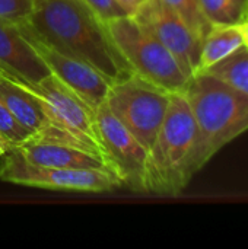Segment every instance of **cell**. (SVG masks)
Returning a JSON list of instances; mask_svg holds the SVG:
<instances>
[{
	"mask_svg": "<svg viewBox=\"0 0 248 249\" xmlns=\"http://www.w3.org/2000/svg\"><path fill=\"white\" fill-rule=\"evenodd\" d=\"M83 1L88 3L98 13V16L105 22L130 15L117 0H83Z\"/></svg>",
	"mask_w": 248,
	"mask_h": 249,
	"instance_id": "ffe728a7",
	"label": "cell"
},
{
	"mask_svg": "<svg viewBox=\"0 0 248 249\" xmlns=\"http://www.w3.org/2000/svg\"><path fill=\"white\" fill-rule=\"evenodd\" d=\"M32 137L34 133H31L3 104H0V142L6 150H13L29 142Z\"/></svg>",
	"mask_w": 248,
	"mask_h": 249,
	"instance_id": "ac0fdd59",
	"label": "cell"
},
{
	"mask_svg": "<svg viewBox=\"0 0 248 249\" xmlns=\"http://www.w3.org/2000/svg\"><path fill=\"white\" fill-rule=\"evenodd\" d=\"M248 96V45L244 44L227 58L203 70Z\"/></svg>",
	"mask_w": 248,
	"mask_h": 249,
	"instance_id": "9a60e30c",
	"label": "cell"
},
{
	"mask_svg": "<svg viewBox=\"0 0 248 249\" xmlns=\"http://www.w3.org/2000/svg\"><path fill=\"white\" fill-rule=\"evenodd\" d=\"M210 25H243L248 19V0H199Z\"/></svg>",
	"mask_w": 248,
	"mask_h": 249,
	"instance_id": "2e32d148",
	"label": "cell"
},
{
	"mask_svg": "<svg viewBox=\"0 0 248 249\" xmlns=\"http://www.w3.org/2000/svg\"><path fill=\"white\" fill-rule=\"evenodd\" d=\"M34 10V0H0V20L23 23Z\"/></svg>",
	"mask_w": 248,
	"mask_h": 249,
	"instance_id": "d6986e66",
	"label": "cell"
},
{
	"mask_svg": "<svg viewBox=\"0 0 248 249\" xmlns=\"http://www.w3.org/2000/svg\"><path fill=\"white\" fill-rule=\"evenodd\" d=\"M95 128L105 160L121 184L146 193L148 150L102 102L95 109Z\"/></svg>",
	"mask_w": 248,
	"mask_h": 249,
	"instance_id": "52a82bcc",
	"label": "cell"
},
{
	"mask_svg": "<svg viewBox=\"0 0 248 249\" xmlns=\"http://www.w3.org/2000/svg\"><path fill=\"white\" fill-rule=\"evenodd\" d=\"M6 152H7V150H6V147H4V146H3V143L0 142V158H1Z\"/></svg>",
	"mask_w": 248,
	"mask_h": 249,
	"instance_id": "603a6c76",
	"label": "cell"
},
{
	"mask_svg": "<svg viewBox=\"0 0 248 249\" xmlns=\"http://www.w3.org/2000/svg\"><path fill=\"white\" fill-rule=\"evenodd\" d=\"M0 179L22 187L76 193H104L123 185L120 178L111 171L38 166L25 160L16 150H9L3 155Z\"/></svg>",
	"mask_w": 248,
	"mask_h": 249,
	"instance_id": "8992f818",
	"label": "cell"
},
{
	"mask_svg": "<svg viewBox=\"0 0 248 249\" xmlns=\"http://www.w3.org/2000/svg\"><path fill=\"white\" fill-rule=\"evenodd\" d=\"M133 16L171 51L189 77L199 71L202 39L175 12L159 0H146Z\"/></svg>",
	"mask_w": 248,
	"mask_h": 249,
	"instance_id": "9c48e42d",
	"label": "cell"
},
{
	"mask_svg": "<svg viewBox=\"0 0 248 249\" xmlns=\"http://www.w3.org/2000/svg\"><path fill=\"white\" fill-rule=\"evenodd\" d=\"M19 28L42 58L50 73L76 92L92 109H96L105 101L111 83L98 70L88 63L70 57L45 44L35 34H32L25 23H19Z\"/></svg>",
	"mask_w": 248,
	"mask_h": 249,
	"instance_id": "30bf717a",
	"label": "cell"
},
{
	"mask_svg": "<svg viewBox=\"0 0 248 249\" xmlns=\"http://www.w3.org/2000/svg\"><path fill=\"white\" fill-rule=\"evenodd\" d=\"M0 104H3L18 121L34 134L50 124L39 99L28 90L22 82L3 73H0Z\"/></svg>",
	"mask_w": 248,
	"mask_h": 249,
	"instance_id": "4fadbf2b",
	"label": "cell"
},
{
	"mask_svg": "<svg viewBox=\"0 0 248 249\" xmlns=\"http://www.w3.org/2000/svg\"><path fill=\"white\" fill-rule=\"evenodd\" d=\"M23 23L45 44L92 66L111 85L133 74L107 22L83 0H34Z\"/></svg>",
	"mask_w": 248,
	"mask_h": 249,
	"instance_id": "6da1fadb",
	"label": "cell"
},
{
	"mask_svg": "<svg viewBox=\"0 0 248 249\" xmlns=\"http://www.w3.org/2000/svg\"><path fill=\"white\" fill-rule=\"evenodd\" d=\"M159 1L168 6L172 12H175L189 25V28L203 41L212 25L203 15L199 0H159Z\"/></svg>",
	"mask_w": 248,
	"mask_h": 249,
	"instance_id": "e0dca14e",
	"label": "cell"
},
{
	"mask_svg": "<svg viewBox=\"0 0 248 249\" xmlns=\"http://www.w3.org/2000/svg\"><path fill=\"white\" fill-rule=\"evenodd\" d=\"M32 165L61 169H101L111 171L107 160L89 150L79 147L31 139L13 149ZM113 172V171H111Z\"/></svg>",
	"mask_w": 248,
	"mask_h": 249,
	"instance_id": "7c38bea8",
	"label": "cell"
},
{
	"mask_svg": "<svg viewBox=\"0 0 248 249\" xmlns=\"http://www.w3.org/2000/svg\"><path fill=\"white\" fill-rule=\"evenodd\" d=\"M197 127L193 175L224 146L248 130V96L208 71L190 77L183 92Z\"/></svg>",
	"mask_w": 248,
	"mask_h": 249,
	"instance_id": "7a4b0ae2",
	"label": "cell"
},
{
	"mask_svg": "<svg viewBox=\"0 0 248 249\" xmlns=\"http://www.w3.org/2000/svg\"><path fill=\"white\" fill-rule=\"evenodd\" d=\"M130 15H134L146 0H117Z\"/></svg>",
	"mask_w": 248,
	"mask_h": 249,
	"instance_id": "44dd1931",
	"label": "cell"
},
{
	"mask_svg": "<svg viewBox=\"0 0 248 249\" xmlns=\"http://www.w3.org/2000/svg\"><path fill=\"white\" fill-rule=\"evenodd\" d=\"M197 127L184 93H171V101L148 152L146 193L174 197L183 193L194 177L191 159Z\"/></svg>",
	"mask_w": 248,
	"mask_h": 249,
	"instance_id": "3957f363",
	"label": "cell"
},
{
	"mask_svg": "<svg viewBox=\"0 0 248 249\" xmlns=\"http://www.w3.org/2000/svg\"><path fill=\"white\" fill-rule=\"evenodd\" d=\"M241 28H243V34H244V39H246V44L248 45V19L241 25Z\"/></svg>",
	"mask_w": 248,
	"mask_h": 249,
	"instance_id": "7402d4cb",
	"label": "cell"
},
{
	"mask_svg": "<svg viewBox=\"0 0 248 249\" xmlns=\"http://www.w3.org/2000/svg\"><path fill=\"white\" fill-rule=\"evenodd\" d=\"M171 93L132 74L110 86L105 105L149 152L165 118Z\"/></svg>",
	"mask_w": 248,
	"mask_h": 249,
	"instance_id": "5b68a950",
	"label": "cell"
},
{
	"mask_svg": "<svg viewBox=\"0 0 248 249\" xmlns=\"http://www.w3.org/2000/svg\"><path fill=\"white\" fill-rule=\"evenodd\" d=\"M23 85L39 99L51 124L80 137L104 156L95 128V109H92L76 92L60 82L54 74H48L38 83Z\"/></svg>",
	"mask_w": 248,
	"mask_h": 249,
	"instance_id": "ba28073f",
	"label": "cell"
},
{
	"mask_svg": "<svg viewBox=\"0 0 248 249\" xmlns=\"http://www.w3.org/2000/svg\"><path fill=\"white\" fill-rule=\"evenodd\" d=\"M246 44L241 25H213L202 41L199 71L231 55Z\"/></svg>",
	"mask_w": 248,
	"mask_h": 249,
	"instance_id": "5bb4252c",
	"label": "cell"
},
{
	"mask_svg": "<svg viewBox=\"0 0 248 249\" xmlns=\"http://www.w3.org/2000/svg\"><path fill=\"white\" fill-rule=\"evenodd\" d=\"M107 26L134 74L170 93L186 90L190 77L171 51L133 15L111 19Z\"/></svg>",
	"mask_w": 248,
	"mask_h": 249,
	"instance_id": "277c9868",
	"label": "cell"
},
{
	"mask_svg": "<svg viewBox=\"0 0 248 249\" xmlns=\"http://www.w3.org/2000/svg\"><path fill=\"white\" fill-rule=\"evenodd\" d=\"M0 73L31 85L51 74L19 25L6 20H0Z\"/></svg>",
	"mask_w": 248,
	"mask_h": 249,
	"instance_id": "8fae6325",
	"label": "cell"
}]
</instances>
